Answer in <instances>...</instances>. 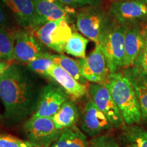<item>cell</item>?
<instances>
[{
    "instance_id": "23",
    "label": "cell",
    "mask_w": 147,
    "mask_h": 147,
    "mask_svg": "<svg viewBox=\"0 0 147 147\" xmlns=\"http://www.w3.org/2000/svg\"><path fill=\"white\" fill-rule=\"evenodd\" d=\"M89 39L84 38L77 32H73L65 45L64 51L75 57L82 59L86 57V49Z\"/></svg>"
},
{
    "instance_id": "14",
    "label": "cell",
    "mask_w": 147,
    "mask_h": 147,
    "mask_svg": "<svg viewBox=\"0 0 147 147\" xmlns=\"http://www.w3.org/2000/svg\"><path fill=\"white\" fill-rule=\"evenodd\" d=\"M144 27L141 24L127 26L125 35L124 68L131 67L144 50Z\"/></svg>"
},
{
    "instance_id": "8",
    "label": "cell",
    "mask_w": 147,
    "mask_h": 147,
    "mask_svg": "<svg viewBox=\"0 0 147 147\" xmlns=\"http://www.w3.org/2000/svg\"><path fill=\"white\" fill-rule=\"evenodd\" d=\"M110 15L120 25L128 26L147 21V1H113L110 6Z\"/></svg>"
},
{
    "instance_id": "2",
    "label": "cell",
    "mask_w": 147,
    "mask_h": 147,
    "mask_svg": "<svg viewBox=\"0 0 147 147\" xmlns=\"http://www.w3.org/2000/svg\"><path fill=\"white\" fill-rule=\"evenodd\" d=\"M109 90L125 125L141 123V113L135 91L123 73H110L104 82Z\"/></svg>"
},
{
    "instance_id": "29",
    "label": "cell",
    "mask_w": 147,
    "mask_h": 147,
    "mask_svg": "<svg viewBox=\"0 0 147 147\" xmlns=\"http://www.w3.org/2000/svg\"><path fill=\"white\" fill-rule=\"evenodd\" d=\"M134 65L138 66L147 74V53L146 51L144 50L142 51Z\"/></svg>"
},
{
    "instance_id": "7",
    "label": "cell",
    "mask_w": 147,
    "mask_h": 147,
    "mask_svg": "<svg viewBox=\"0 0 147 147\" xmlns=\"http://www.w3.org/2000/svg\"><path fill=\"white\" fill-rule=\"evenodd\" d=\"M88 93L97 108L107 117L113 127L120 128L125 123L104 83L92 82L88 86Z\"/></svg>"
},
{
    "instance_id": "4",
    "label": "cell",
    "mask_w": 147,
    "mask_h": 147,
    "mask_svg": "<svg viewBox=\"0 0 147 147\" xmlns=\"http://www.w3.org/2000/svg\"><path fill=\"white\" fill-rule=\"evenodd\" d=\"M127 26L115 23L106 33L100 46L110 73L118 72L124 67L125 35Z\"/></svg>"
},
{
    "instance_id": "27",
    "label": "cell",
    "mask_w": 147,
    "mask_h": 147,
    "mask_svg": "<svg viewBox=\"0 0 147 147\" xmlns=\"http://www.w3.org/2000/svg\"><path fill=\"white\" fill-rule=\"evenodd\" d=\"M61 3L71 8H81L87 6L100 5L101 0H57Z\"/></svg>"
},
{
    "instance_id": "3",
    "label": "cell",
    "mask_w": 147,
    "mask_h": 147,
    "mask_svg": "<svg viewBox=\"0 0 147 147\" xmlns=\"http://www.w3.org/2000/svg\"><path fill=\"white\" fill-rule=\"evenodd\" d=\"M115 24L98 5L81 8L76 13L77 28L95 45H100L106 33Z\"/></svg>"
},
{
    "instance_id": "24",
    "label": "cell",
    "mask_w": 147,
    "mask_h": 147,
    "mask_svg": "<svg viewBox=\"0 0 147 147\" xmlns=\"http://www.w3.org/2000/svg\"><path fill=\"white\" fill-rule=\"evenodd\" d=\"M26 65L27 69L31 71L48 78V72L54 65L53 55L47 52L27 63Z\"/></svg>"
},
{
    "instance_id": "18",
    "label": "cell",
    "mask_w": 147,
    "mask_h": 147,
    "mask_svg": "<svg viewBox=\"0 0 147 147\" xmlns=\"http://www.w3.org/2000/svg\"><path fill=\"white\" fill-rule=\"evenodd\" d=\"M80 113L77 106L73 101L67 100L59 110L52 117L56 127L59 130L75 125L78 122Z\"/></svg>"
},
{
    "instance_id": "25",
    "label": "cell",
    "mask_w": 147,
    "mask_h": 147,
    "mask_svg": "<svg viewBox=\"0 0 147 147\" xmlns=\"http://www.w3.org/2000/svg\"><path fill=\"white\" fill-rule=\"evenodd\" d=\"M87 147H120V144L114 136L104 134L92 137Z\"/></svg>"
},
{
    "instance_id": "11",
    "label": "cell",
    "mask_w": 147,
    "mask_h": 147,
    "mask_svg": "<svg viewBox=\"0 0 147 147\" xmlns=\"http://www.w3.org/2000/svg\"><path fill=\"white\" fill-rule=\"evenodd\" d=\"M68 100V95L59 85L48 84L42 88L36 110L32 116L52 117Z\"/></svg>"
},
{
    "instance_id": "12",
    "label": "cell",
    "mask_w": 147,
    "mask_h": 147,
    "mask_svg": "<svg viewBox=\"0 0 147 147\" xmlns=\"http://www.w3.org/2000/svg\"><path fill=\"white\" fill-rule=\"evenodd\" d=\"M82 75L89 82L104 83L109 75L107 63L100 45L87 57L78 59Z\"/></svg>"
},
{
    "instance_id": "15",
    "label": "cell",
    "mask_w": 147,
    "mask_h": 147,
    "mask_svg": "<svg viewBox=\"0 0 147 147\" xmlns=\"http://www.w3.org/2000/svg\"><path fill=\"white\" fill-rule=\"evenodd\" d=\"M125 76L135 91L141 113V121L147 125V74L136 65L125 67Z\"/></svg>"
},
{
    "instance_id": "30",
    "label": "cell",
    "mask_w": 147,
    "mask_h": 147,
    "mask_svg": "<svg viewBox=\"0 0 147 147\" xmlns=\"http://www.w3.org/2000/svg\"><path fill=\"white\" fill-rule=\"evenodd\" d=\"M11 64H12L11 62L0 61V76L4 73V71L8 68V67Z\"/></svg>"
},
{
    "instance_id": "31",
    "label": "cell",
    "mask_w": 147,
    "mask_h": 147,
    "mask_svg": "<svg viewBox=\"0 0 147 147\" xmlns=\"http://www.w3.org/2000/svg\"><path fill=\"white\" fill-rule=\"evenodd\" d=\"M144 51L147 53V25L144 27Z\"/></svg>"
},
{
    "instance_id": "28",
    "label": "cell",
    "mask_w": 147,
    "mask_h": 147,
    "mask_svg": "<svg viewBox=\"0 0 147 147\" xmlns=\"http://www.w3.org/2000/svg\"><path fill=\"white\" fill-rule=\"evenodd\" d=\"M0 26L5 27L9 30H13L10 18L1 4H0Z\"/></svg>"
},
{
    "instance_id": "21",
    "label": "cell",
    "mask_w": 147,
    "mask_h": 147,
    "mask_svg": "<svg viewBox=\"0 0 147 147\" xmlns=\"http://www.w3.org/2000/svg\"><path fill=\"white\" fill-rule=\"evenodd\" d=\"M53 61L54 64L59 65L80 83L89 86V81L82 75L81 68L78 60H75L63 54H59L53 55Z\"/></svg>"
},
{
    "instance_id": "33",
    "label": "cell",
    "mask_w": 147,
    "mask_h": 147,
    "mask_svg": "<svg viewBox=\"0 0 147 147\" xmlns=\"http://www.w3.org/2000/svg\"><path fill=\"white\" fill-rule=\"evenodd\" d=\"M3 116L1 115V114H0V122H1V121H2V120H3Z\"/></svg>"
},
{
    "instance_id": "20",
    "label": "cell",
    "mask_w": 147,
    "mask_h": 147,
    "mask_svg": "<svg viewBox=\"0 0 147 147\" xmlns=\"http://www.w3.org/2000/svg\"><path fill=\"white\" fill-rule=\"evenodd\" d=\"M120 140L125 147H147V130L138 124L125 125Z\"/></svg>"
},
{
    "instance_id": "6",
    "label": "cell",
    "mask_w": 147,
    "mask_h": 147,
    "mask_svg": "<svg viewBox=\"0 0 147 147\" xmlns=\"http://www.w3.org/2000/svg\"><path fill=\"white\" fill-rule=\"evenodd\" d=\"M23 129L27 140L37 147H50L62 131L56 127L52 117L34 116L25 122Z\"/></svg>"
},
{
    "instance_id": "17",
    "label": "cell",
    "mask_w": 147,
    "mask_h": 147,
    "mask_svg": "<svg viewBox=\"0 0 147 147\" xmlns=\"http://www.w3.org/2000/svg\"><path fill=\"white\" fill-rule=\"evenodd\" d=\"M20 26L29 29L36 18L34 0H1Z\"/></svg>"
},
{
    "instance_id": "5",
    "label": "cell",
    "mask_w": 147,
    "mask_h": 147,
    "mask_svg": "<svg viewBox=\"0 0 147 147\" xmlns=\"http://www.w3.org/2000/svg\"><path fill=\"white\" fill-rule=\"evenodd\" d=\"M31 32L42 45L62 54L65 45L72 34L69 22L66 19L49 21Z\"/></svg>"
},
{
    "instance_id": "9",
    "label": "cell",
    "mask_w": 147,
    "mask_h": 147,
    "mask_svg": "<svg viewBox=\"0 0 147 147\" xmlns=\"http://www.w3.org/2000/svg\"><path fill=\"white\" fill-rule=\"evenodd\" d=\"M14 38V60L28 63L48 51L32 33L25 29L12 30Z\"/></svg>"
},
{
    "instance_id": "34",
    "label": "cell",
    "mask_w": 147,
    "mask_h": 147,
    "mask_svg": "<svg viewBox=\"0 0 147 147\" xmlns=\"http://www.w3.org/2000/svg\"><path fill=\"white\" fill-rule=\"evenodd\" d=\"M124 147H125V146H124Z\"/></svg>"
},
{
    "instance_id": "22",
    "label": "cell",
    "mask_w": 147,
    "mask_h": 147,
    "mask_svg": "<svg viewBox=\"0 0 147 147\" xmlns=\"http://www.w3.org/2000/svg\"><path fill=\"white\" fill-rule=\"evenodd\" d=\"M14 38L12 30L0 26V61L11 62L14 60Z\"/></svg>"
},
{
    "instance_id": "10",
    "label": "cell",
    "mask_w": 147,
    "mask_h": 147,
    "mask_svg": "<svg viewBox=\"0 0 147 147\" xmlns=\"http://www.w3.org/2000/svg\"><path fill=\"white\" fill-rule=\"evenodd\" d=\"M36 18L29 32L35 30L49 21L66 19L75 13V9L65 6L57 0H34Z\"/></svg>"
},
{
    "instance_id": "32",
    "label": "cell",
    "mask_w": 147,
    "mask_h": 147,
    "mask_svg": "<svg viewBox=\"0 0 147 147\" xmlns=\"http://www.w3.org/2000/svg\"><path fill=\"white\" fill-rule=\"evenodd\" d=\"M121 1H147V0H121Z\"/></svg>"
},
{
    "instance_id": "13",
    "label": "cell",
    "mask_w": 147,
    "mask_h": 147,
    "mask_svg": "<svg viewBox=\"0 0 147 147\" xmlns=\"http://www.w3.org/2000/svg\"><path fill=\"white\" fill-rule=\"evenodd\" d=\"M80 125L82 131L91 137L100 135L114 128L106 115L91 99L88 101L82 112Z\"/></svg>"
},
{
    "instance_id": "16",
    "label": "cell",
    "mask_w": 147,
    "mask_h": 147,
    "mask_svg": "<svg viewBox=\"0 0 147 147\" xmlns=\"http://www.w3.org/2000/svg\"><path fill=\"white\" fill-rule=\"evenodd\" d=\"M48 78L56 82L65 91L67 95L74 100L81 98L88 92V86L80 83L62 67L56 64H54L49 69Z\"/></svg>"
},
{
    "instance_id": "1",
    "label": "cell",
    "mask_w": 147,
    "mask_h": 147,
    "mask_svg": "<svg viewBox=\"0 0 147 147\" xmlns=\"http://www.w3.org/2000/svg\"><path fill=\"white\" fill-rule=\"evenodd\" d=\"M42 89L27 69L11 64L0 76V100L5 119L15 123L32 115Z\"/></svg>"
},
{
    "instance_id": "26",
    "label": "cell",
    "mask_w": 147,
    "mask_h": 147,
    "mask_svg": "<svg viewBox=\"0 0 147 147\" xmlns=\"http://www.w3.org/2000/svg\"><path fill=\"white\" fill-rule=\"evenodd\" d=\"M0 147H37L27 140H23L14 136L0 134Z\"/></svg>"
},
{
    "instance_id": "19",
    "label": "cell",
    "mask_w": 147,
    "mask_h": 147,
    "mask_svg": "<svg viewBox=\"0 0 147 147\" xmlns=\"http://www.w3.org/2000/svg\"><path fill=\"white\" fill-rule=\"evenodd\" d=\"M87 136L74 125L63 129L59 137L50 147H87Z\"/></svg>"
}]
</instances>
